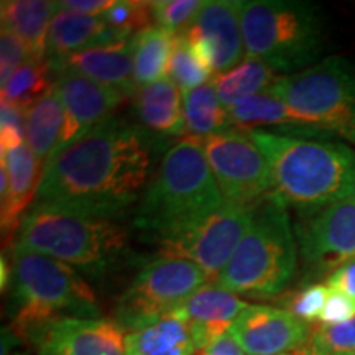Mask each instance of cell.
Segmentation results:
<instances>
[{
  "label": "cell",
  "mask_w": 355,
  "mask_h": 355,
  "mask_svg": "<svg viewBox=\"0 0 355 355\" xmlns=\"http://www.w3.org/2000/svg\"><path fill=\"white\" fill-rule=\"evenodd\" d=\"M0 128H10L26 137V109H21L12 102L2 101L0 104Z\"/></svg>",
  "instance_id": "39"
},
{
  "label": "cell",
  "mask_w": 355,
  "mask_h": 355,
  "mask_svg": "<svg viewBox=\"0 0 355 355\" xmlns=\"http://www.w3.org/2000/svg\"><path fill=\"white\" fill-rule=\"evenodd\" d=\"M181 33L207 51L214 74L235 68L245 56L241 0H204L196 19Z\"/></svg>",
  "instance_id": "16"
},
{
  "label": "cell",
  "mask_w": 355,
  "mask_h": 355,
  "mask_svg": "<svg viewBox=\"0 0 355 355\" xmlns=\"http://www.w3.org/2000/svg\"><path fill=\"white\" fill-rule=\"evenodd\" d=\"M42 176L43 168L26 144L0 153L3 243H10L13 235L19 234L21 220L37 196Z\"/></svg>",
  "instance_id": "17"
},
{
  "label": "cell",
  "mask_w": 355,
  "mask_h": 355,
  "mask_svg": "<svg viewBox=\"0 0 355 355\" xmlns=\"http://www.w3.org/2000/svg\"><path fill=\"white\" fill-rule=\"evenodd\" d=\"M127 355H194L198 352L188 322L176 314L125 334Z\"/></svg>",
  "instance_id": "24"
},
{
  "label": "cell",
  "mask_w": 355,
  "mask_h": 355,
  "mask_svg": "<svg viewBox=\"0 0 355 355\" xmlns=\"http://www.w3.org/2000/svg\"><path fill=\"white\" fill-rule=\"evenodd\" d=\"M241 25L245 58L265 61L283 76L319 63L326 50V19L314 3L243 0Z\"/></svg>",
  "instance_id": "5"
},
{
  "label": "cell",
  "mask_w": 355,
  "mask_h": 355,
  "mask_svg": "<svg viewBox=\"0 0 355 355\" xmlns=\"http://www.w3.org/2000/svg\"><path fill=\"white\" fill-rule=\"evenodd\" d=\"M229 332L248 355H282L306 347L313 329L290 311L250 304L239 314Z\"/></svg>",
  "instance_id": "14"
},
{
  "label": "cell",
  "mask_w": 355,
  "mask_h": 355,
  "mask_svg": "<svg viewBox=\"0 0 355 355\" xmlns=\"http://www.w3.org/2000/svg\"><path fill=\"white\" fill-rule=\"evenodd\" d=\"M202 140H180L165 153L135 211L133 225L155 241L183 232L224 206Z\"/></svg>",
  "instance_id": "3"
},
{
  "label": "cell",
  "mask_w": 355,
  "mask_h": 355,
  "mask_svg": "<svg viewBox=\"0 0 355 355\" xmlns=\"http://www.w3.org/2000/svg\"><path fill=\"white\" fill-rule=\"evenodd\" d=\"M10 282L12 270H8L6 255H2V260H0V286H2V291H6V288L10 285Z\"/></svg>",
  "instance_id": "41"
},
{
  "label": "cell",
  "mask_w": 355,
  "mask_h": 355,
  "mask_svg": "<svg viewBox=\"0 0 355 355\" xmlns=\"http://www.w3.org/2000/svg\"><path fill=\"white\" fill-rule=\"evenodd\" d=\"M175 35L170 30L152 25L132 37L133 74L137 87L148 86L165 79L170 69V58Z\"/></svg>",
  "instance_id": "27"
},
{
  "label": "cell",
  "mask_w": 355,
  "mask_h": 355,
  "mask_svg": "<svg viewBox=\"0 0 355 355\" xmlns=\"http://www.w3.org/2000/svg\"><path fill=\"white\" fill-rule=\"evenodd\" d=\"M56 10V2L48 0H3L0 3L2 28L25 43L32 60H44Z\"/></svg>",
  "instance_id": "23"
},
{
  "label": "cell",
  "mask_w": 355,
  "mask_h": 355,
  "mask_svg": "<svg viewBox=\"0 0 355 355\" xmlns=\"http://www.w3.org/2000/svg\"><path fill=\"white\" fill-rule=\"evenodd\" d=\"M202 146L225 201L257 207L272 196L268 162L245 130L230 127L204 139Z\"/></svg>",
  "instance_id": "10"
},
{
  "label": "cell",
  "mask_w": 355,
  "mask_h": 355,
  "mask_svg": "<svg viewBox=\"0 0 355 355\" xmlns=\"http://www.w3.org/2000/svg\"><path fill=\"white\" fill-rule=\"evenodd\" d=\"M282 355H298V352H291V354H282Z\"/></svg>",
  "instance_id": "43"
},
{
  "label": "cell",
  "mask_w": 355,
  "mask_h": 355,
  "mask_svg": "<svg viewBox=\"0 0 355 355\" xmlns=\"http://www.w3.org/2000/svg\"><path fill=\"white\" fill-rule=\"evenodd\" d=\"M255 207L224 202L183 232L158 242L163 254L196 263L209 282H217L250 229Z\"/></svg>",
  "instance_id": "11"
},
{
  "label": "cell",
  "mask_w": 355,
  "mask_h": 355,
  "mask_svg": "<svg viewBox=\"0 0 355 355\" xmlns=\"http://www.w3.org/2000/svg\"><path fill=\"white\" fill-rule=\"evenodd\" d=\"M12 326L19 339H30L61 318H97L96 295L73 266L51 257L13 248Z\"/></svg>",
  "instance_id": "4"
},
{
  "label": "cell",
  "mask_w": 355,
  "mask_h": 355,
  "mask_svg": "<svg viewBox=\"0 0 355 355\" xmlns=\"http://www.w3.org/2000/svg\"><path fill=\"white\" fill-rule=\"evenodd\" d=\"M327 286L355 298V259L332 272L327 278Z\"/></svg>",
  "instance_id": "38"
},
{
  "label": "cell",
  "mask_w": 355,
  "mask_h": 355,
  "mask_svg": "<svg viewBox=\"0 0 355 355\" xmlns=\"http://www.w3.org/2000/svg\"><path fill=\"white\" fill-rule=\"evenodd\" d=\"M133 107L145 130L162 137L184 135L183 91L170 78L137 89Z\"/></svg>",
  "instance_id": "22"
},
{
  "label": "cell",
  "mask_w": 355,
  "mask_h": 355,
  "mask_svg": "<svg viewBox=\"0 0 355 355\" xmlns=\"http://www.w3.org/2000/svg\"><path fill=\"white\" fill-rule=\"evenodd\" d=\"M28 60H32V56H30L25 43L8 30L2 28V33H0V84L6 86L12 74Z\"/></svg>",
  "instance_id": "34"
},
{
  "label": "cell",
  "mask_w": 355,
  "mask_h": 355,
  "mask_svg": "<svg viewBox=\"0 0 355 355\" xmlns=\"http://www.w3.org/2000/svg\"><path fill=\"white\" fill-rule=\"evenodd\" d=\"M204 6L201 0H157L152 2L153 21L173 33L184 32Z\"/></svg>",
  "instance_id": "32"
},
{
  "label": "cell",
  "mask_w": 355,
  "mask_h": 355,
  "mask_svg": "<svg viewBox=\"0 0 355 355\" xmlns=\"http://www.w3.org/2000/svg\"><path fill=\"white\" fill-rule=\"evenodd\" d=\"M66 112L55 86L26 110V145L44 170L63 137Z\"/></svg>",
  "instance_id": "25"
},
{
  "label": "cell",
  "mask_w": 355,
  "mask_h": 355,
  "mask_svg": "<svg viewBox=\"0 0 355 355\" xmlns=\"http://www.w3.org/2000/svg\"><path fill=\"white\" fill-rule=\"evenodd\" d=\"M206 282L209 279L196 263L162 254L141 266L121 296L115 322L127 334L170 316Z\"/></svg>",
  "instance_id": "9"
},
{
  "label": "cell",
  "mask_w": 355,
  "mask_h": 355,
  "mask_svg": "<svg viewBox=\"0 0 355 355\" xmlns=\"http://www.w3.org/2000/svg\"><path fill=\"white\" fill-rule=\"evenodd\" d=\"M279 76L282 74H278V71H275L265 61L257 60V58H245L235 68L214 74L211 81L214 84L222 104L230 109L250 97L270 91V87Z\"/></svg>",
  "instance_id": "26"
},
{
  "label": "cell",
  "mask_w": 355,
  "mask_h": 355,
  "mask_svg": "<svg viewBox=\"0 0 355 355\" xmlns=\"http://www.w3.org/2000/svg\"><path fill=\"white\" fill-rule=\"evenodd\" d=\"M248 306L235 293L216 283H206L171 314L188 322L196 350H202L229 332L239 314Z\"/></svg>",
  "instance_id": "18"
},
{
  "label": "cell",
  "mask_w": 355,
  "mask_h": 355,
  "mask_svg": "<svg viewBox=\"0 0 355 355\" xmlns=\"http://www.w3.org/2000/svg\"><path fill=\"white\" fill-rule=\"evenodd\" d=\"M104 20L122 33L132 38L141 30L152 26L153 13L152 2H139V0H115V3L104 13Z\"/></svg>",
  "instance_id": "31"
},
{
  "label": "cell",
  "mask_w": 355,
  "mask_h": 355,
  "mask_svg": "<svg viewBox=\"0 0 355 355\" xmlns=\"http://www.w3.org/2000/svg\"><path fill=\"white\" fill-rule=\"evenodd\" d=\"M168 74H170L171 81L183 92L193 91L212 79V71L206 64H202V61L196 56L184 33L175 35Z\"/></svg>",
  "instance_id": "30"
},
{
  "label": "cell",
  "mask_w": 355,
  "mask_h": 355,
  "mask_svg": "<svg viewBox=\"0 0 355 355\" xmlns=\"http://www.w3.org/2000/svg\"><path fill=\"white\" fill-rule=\"evenodd\" d=\"M148 170L144 130L109 119L50 159L32 206L117 219L139 199Z\"/></svg>",
  "instance_id": "1"
},
{
  "label": "cell",
  "mask_w": 355,
  "mask_h": 355,
  "mask_svg": "<svg viewBox=\"0 0 355 355\" xmlns=\"http://www.w3.org/2000/svg\"><path fill=\"white\" fill-rule=\"evenodd\" d=\"M50 66L53 74L60 71H71L104 86L117 89L127 97L135 96L139 89L133 74L132 38L128 42L73 53Z\"/></svg>",
  "instance_id": "19"
},
{
  "label": "cell",
  "mask_w": 355,
  "mask_h": 355,
  "mask_svg": "<svg viewBox=\"0 0 355 355\" xmlns=\"http://www.w3.org/2000/svg\"><path fill=\"white\" fill-rule=\"evenodd\" d=\"M298 265V243L286 204L272 194L255 207L250 229L216 285L235 295L268 298L290 285Z\"/></svg>",
  "instance_id": "7"
},
{
  "label": "cell",
  "mask_w": 355,
  "mask_h": 355,
  "mask_svg": "<svg viewBox=\"0 0 355 355\" xmlns=\"http://www.w3.org/2000/svg\"><path fill=\"white\" fill-rule=\"evenodd\" d=\"M13 355H26V354H20V352H19V354H13Z\"/></svg>",
  "instance_id": "44"
},
{
  "label": "cell",
  "mask_w": 355,
  "mask_h": 355,
  "mask_svg": "<svg viewBox=\"0 0 355 355\" xmlns=\"http://www.w3.org/2000/svg\"><path fill=\"white\" fill-rule=\"evenodd\" d=\"M17 247L102 273L125 255L128 234L112 217L32 206L20 224Z\"/></svg>",
  "instance_id": "6"
},
{
  "label": "cell",
  "mask_w": 355,
  "mask_h": 355,
  "mask_svg": "<svg viewBox=\"0 0 355 355\" xmlns=\"http://www.w3.org/2000/svg\"><path fill=\"white\" fill-rule=\"evenodd\" d=\"M295 235L306 270L336 272L355 259V196L300 214Z\"/></svg>",
  "instance_id": "12"
},
{
  "label": "cell",
  "mask_w": 355,
  "mask_h": 355,
  "mask_svg": "<svg viewBox=\"0 0 355 355\" xmlns=\"http://www.w3.org/2000/svg\"><path fill=\"white\" fill-rule=\"evenodd\" d=\"M329 286L327 285H309L300 291L290 303V313L303 322H313L321 318V313L329 298Z\"/></svg>",
  "instance_id": "35"
},
{
  "label": "cell",
  "mask_w": 355,
  "mask_h": 355,
  "mask_svg": "<svg viewBox=\"0 0 355 355\" xmlns=\"http://www.w3.org/2000/svg\"><path fill=\"white\" fill-rule=\"evenodd\" d=\"M270 92L327 135L355 146V63L347 58H324L295 74H282Z\"/></svg>",
  "instance_id": "8"
},
{
  "label": "cell",
  "mask_w": 355,
  "mask_h": 355,
  "mask_svg": "<svg viewBox=\"0 0 355 355\" xmlns=\"http://www.w3.org/2000/svg\"><path fill=\"white\" fill-rule=\"evenodd\" d=\"M245 352L241 349V345L237 344V340L234 339L230 332H225L224 336H220L219 339H216L214 343L207 345L206 349L198 350L194 355H243Z\"/></svg>",
  "instance_id": "40"
},
{
  "label": "cell",
  "mask_w": 355,
  "mask_h": 355,
  "mask_svg": "<svg viewBox=\"0 0 355 355\" xmlns=\"http://www.w3.org/2000/svg\"><path fill=\"white\" fill-rule=\"evenodd\" d=\"M309 344L329 355L355 354V318L347 322L334 324V326L319 324L311 332Z\"/></svg>",
  "instance_id": "33"
},
{
  "label": "cell",
  "mask_w": 355,
  "mask_h": 355,
  "mask_svg": "<svg viewBox=\"0 0 355 355\" xmlns=\"http://www.w3.org/2000/svg\"><path fill=\"white\" fill-rule=\"evenodd\" d=\"M352 355H355V354H352Z\"/></svg>",
  "instance_id": "45"
},
{
  "label": "cell",
  "mask_w": 355,
  "mask_h": 355,
  "mask_svg": "<svg viewBox=\"0 0 355 355\" xmlns=\"http://www.w3.org/2000/svg\"><path fill=\"white\" fill-rule=\"evenodd\" d=\"M128 40L130 38L114 30L104 17H87L58 8L48 35L46 60L50 64H55L73 53Z\"/></svg>",
  "instance_id": "21"
},
{
  "label": "cell",
  "mask_w": 355,
  "mask_h": 355,
  "mask_svg": "<svg viewBox=\"0 0 355 355\" xmlns=\"http://www.w3.org/2000/svg\"><path fill=\"white\" fill-rule=\"evenodd\" d=\"M51 74L53 69L46 58L28 60L12 74L6 86H2V101L28 110L55 86L51 83Z\"/></svg>",
  "instance_id": "29"
},
{
  "label": "cell",
  "mask_w": 355,
  "mask_h": 355,
  "mask_svg": "<svg viewBox=\"0 0 355 355\" xmlns=\"http://www.w3.org/2000/svg\"><path fill=\"white\" fill-rule=\"evenodd\" d=\"M298 355H329V354H324V352H321V350L314 349L313 345L308 344V345H306V347L298 350Z\"/></svg>",
  "instance_id": "42"
},
{
  "label": "cell",
  "mask_w": 355,
  "mask_h": 355,
  "mask_svg": "<svg viewBox=\"0 0 355 355\" xmlns=\"http://www.w3.org/2000/svg\"><path fill=\"white\" fill-rule=\"evenodd\" d=\"M272 173L273 194L300 214L355 196V153L340 141L247 132Z\"/></svg>",
  "instance_id": "2"
},
{
  "label": "cell",
  "mask_w": 355,
  "mask_h": 355,
  "mask_svg": "<svg viewBox=\"0 0 355 355\" xmlns=\"http://www.w3.org/2000/svg\"><path fill=\"white\" fill-rule=\"evenodd\" d=\"M331 290V288H329ZM355 318V298L344 295V293L331 290L329 298L324 306L319 322L324 326H334V324L347 322Z\"/></svg>",
  "instance_id": "36"
},
{
  "label": "cell",
  "mask_w": 355,
  "mask_h": 355,
  "mask_svg": "<svg viewBox=\"0 0 355 355\" xmlns=\"http://www.w3.org/2000/svg\"><path fill=\"white\" fill-rule=\"evenodd\" d=\"M184 135L204 140L232 125L229 109L222 104L212 81L183 92Z\"/></svg>",
  "instance_id": "28"
},
{
  "label": "cell",
  "mask_w": 355,
  "mask_h": 355,
  "mask_svg": "<svg viewBox=\"0 0 355 355\" xmlns=\"http://www.w3.org/2000/svg\"><path fill=\"white\" fill-rule=\"evenodd\" d=\"M115 3V0H61L56 2L58 8L81 13L87 17H102Z\"/></svg>",
  "instance_id": "37"
},
{
  "label": "cell",
  "mask_w": 355,
  "mask_h": 355,
  "mask_svg": "<svg viewBox=\"0 0 355 355\" xmlns=\"http://www.w3.org/2000/svg\"><path fill=\"white\" fill-rule=\"evenodd\" d=\"M30 344L38 355H127L125 332L101 318H61L40 329Z\"/></svg>",
  "instance_id": "15"
},
{
  "label": "cell",
  "mask_w": 355,
  "mask_h": 355,
  "mask_svg": "<svg viewBox=\"0 0 355 355\" xmlns=\"http://www.w3.org/2000/svg\"><path fill=\"white\" fill-rule=\"evenodd\" d=\"M53 84L66 112L63 137L55 155L81 139L92 128L112 119L114 110L127 97L117 89L104 86L71 71L55 73Z\"/></svg>",
  "instance_id": "13"
},
{
  "label": "cell",
  "mask_w": 355,
  "mask_h": 355,
  "mask_svg": "<svg viewBox=\"0 0 355 355\" xmlns=\"http://www.w3.org/2000/svg\"><path fill=\"white\" fill-rule=\"evenodd\" d=\"M229 115L234 125L245 132L268 130L309 139L329 137L270 91L234 105L229 109Z\"/></svg>",
  "instance_id": "20"
}]
</instances>
